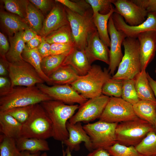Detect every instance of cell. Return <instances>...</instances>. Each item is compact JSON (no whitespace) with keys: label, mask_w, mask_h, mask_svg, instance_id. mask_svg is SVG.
I'll list each match as a JSON object with an SVG mask.
<instances>
[{"label":"cell","mask_w":156,"mask_h":156,"mask_svg":"<svg viewBox=\"0 0 156 156\" xmlns=\"http://www.w3.org/2000/svg\"><path fill=\"white\" fill-rule=\"evenodd\" d=\"M52 100L37 86H16L0 94V112L18 107L34 105Z\"/></svg>","instance_id":"1"},{"label":"cell","mask_w":156,"mask_h":156,"mask_svg":"<svg viewBox=\"0 0 156 156\" xmlns=\"http://www.w3.org/2000/svg\"><path fill=\"white\" fill-rule=\"evenodd\" d=\"M40 103L52 122V137L55 140L63 142L69 136L66 123L78 109L79 106L77 104L67 105L53 100L45 101Z\"/></svg>","instance_id":"2"},{"label":"cell","mask_w":156,"mask_h":156,"mask_svg":"<svg viewBox=\"0 0 156 156\" xmlns=\"http://www.w3.org/2000/svg\"><path fill=\"white\" fill-rule=\"evenodd\" d=\"M112 77L108 69H103L99 65L93 64L86 75L72 83L71 86L84 97L90 99L102 94L104 83Z\"/></svg>","instance_id":"3"},{"label":"cell","mask_w":156,"mask_h":156,"mask_svg":"<svg viewBox=\"0 0 156 156\" xmlns=\"http://www.w3.org/2000/svg\"><path fill=\"white\" fill-rule=\"evenodd\" d=\"M53 134L51 121L40 103L33 105L29 118L22 125L20 137L46 140Z\"/></svg>","instance_id":"4"},{"label":"cell","mask_w":156,"mask_h":156,"mask_svg":"<svg viewBox=\"0 0 156 156\" xmlns=\"http://www.w3.org/2000/svg\"><path fill=\"white\" fill-rule=\"evenodd\" d=\"M122 45L124 54L117 71L112 78L122 80L133 79L141 71L139 42L137 38L126 37Z\"/></svg>","instance_id":"5"},{"label":"cell","mask_w":156,"mask_h":156,"mask_svg":"<svg viewBox=\"0 0 156 156\" xmlns=\"http://www.w3.org/2000/svg\"><path fill=\"white\" fill-rule=\"evenodd\" d=\"M154 127L139 118L118 124L116 129L117 142L127 146H135Z\"/></svg>","instance_id":"6"},{"label":"cell","mask_w":156,"mask_h":156,"mask_svg":"<svg viewBox=\"0 0 156 156\" xmlns=\"http://www.w3.org/2000/svg\"><path fill=\"white\" fill-rule=\"evenodd\" d=\"M65 8L75 48L84 50L89 36L97 30L93 22L92 10L82 15Z\"/></svg>","instance_id":"7"},{"label":"cell","mask_w":156,"mask_h":156,"mask_svg":"<svg viewBox=\"0 0 156 156\" xmlns=\"http://www.w3.org/2000/svg\"><path fill=\"white\" fill-rule=\"evenodd\" d=\"M118 124L99 120L83 126L90 138L93 150L105 149L117 142L116 129Z\"/></svg>","instance_id":"8"},{"label":"cell","mask_w":156,"mask_h":156,"mask_svg":"<svg viewBox=\"0 0 156 156\" xmlns=\"http://www.w3.org/2000/svg\"><path fill=\"white\" fill-rule=\"evenodd\" d=\"M133 105L121 98L110 97L99 120L110 123H117L135 119Z\"/></svg>","instance_id":"9"},{"label":"cell","mask_w":156,"mask_h":156,"mask_svg":"<svg viewBox=\"0 0 156 156\" xmlns=\"http://www.w3.org/2000/svg\"><path fill=\"white\" fill-rule=\"evenodd\" d=\"M9 77L12 87L33 86L45 82L34 68L24 60L9 62Z\"/></svg>","instance_id":"10"},{"label":"cell","mask_w":156,"mask_h":156,"mask_svg":"<svg viewBox=\"0 0 156 156\" xmlns=\"http://www.w3.org/2000/svg\"><path fill=\"white\" fill-rule=\"evenodd\" d=\"M109 98L102 94L89 99L79 106L78 111L69 119V122L72 124L79 122L87 123L99 118Z\"/></svg>","instance_id":"11"},{"label":"cell","mask_w":156,"mask_h":156,"mask_svg":"<svg viewBox=\"0 0 156 156\" xmlns=\"http://www.w3.org/2000/svg\"><path fill=\"white\" fill-rule=\"evenodd\" d=\"M36 86L52 100L61 102L68 105L78 103L81 105L88 99L79 94L70 85L49 86L44 83Z\"/></svg>","instance_id":"12"},{"label":"cell","mask_w":156,"mask_h":156,"mask_svg":"<svg viewBox=\"0 0 156 156\" xmlns=\"http://www.w3.org/2000/svg\"><path fill=\"white\" fill-rule=\"evenodd\" d=\"M116 29L123 32L126 37L137 38L140 34L153 31L156 33V12H148L146 20L135 26H130L126 23L120 15L114 12L112 15Z\"/></svg>","instance_id":"13"},{"label":"cell","mask_w":156,"mask_h":156,"mask_svg":"<svg viewBox=\"0 0 156 156\" xmlns=\"http://www.w3.org/2000/svg\"><path fill=\"white\" fill-rule=\"evenodd\" d=\"M107 29L110 39L109 64L108 70L110 75H113L123 57L121 45L126 36L123 32L116 29L112 15L109 20Z\"/></svg>","instance_id":"14"},{"label":"cell","mask_w":156,"mask_h":156,"mask_svg":"<svg viewBox=\"0 0 156 156\" xmlns=\"http://www.w3.org/2000/svg\"><path fill=\"white\" fill-rule=\"evenodd\" d=\"M114 12L120 15L125 21L131 26H137L146 19L148 12L132 0H114Z\"/></svg>","instance_id":"15"},{"label":"cell","mask_w":156,"mask_h":156,"mask_svg":"<svg viewBox=\"0 0 156 156\" xmlns=\"http://www.w3.org/2000/svg\"><path fill=\"white\" fill-rule=\"evenodd\" d=\"M84 51L91 64L99 60L109 65V50L100 39L97 30L89 36Z\"/></svg>","instance_id":"16"},{"label":"cell","mask_w":156,"mask_h":156,"mask_svg":"<svg viewBox=\"0 0 156 156\" xmlns=\"http://www.w3.org/2000/svg\"><path fill=\"white\" fill-rule=\"evenodd\" d=\"M66 127L69 136L62 143L71 151L79 150L80 144L82 142L84 143L85 146L88 151L91 152L93 150L90 138L84 129L81 122L72 124L68 121Z\"/></svg>","instance_id":"17"},{"label":"cell","mask_w":156,"mask_h":156,"mask_svg":"<svg viewBox=\"0 0 156 156\" xmlns=\"http://www.w3.org/2000/svg\"><path fill=\"white\" fill-rule=\"evenodd\" d=\"M140 44L141 70L146 69L154 58L156 52V33L149 31L141 33L137 38Z\"/></svg>","instance_id":"18"},{"label":"cell","mask_w":156,"mask_h":156,"mask_svg":"<svg viewBox=\"0 0 156 156\" xmlns=\"http://www.w3.org/2000/svg\"><path fill=\"white\" fill-rule=\"evenodd\" d=\"M54 5L44 21L40 35L45 37L53 31L66 25L69 24L65 7L61 3Z\"/></svg>","instance_id":"19"},{"label":"cell","mask_w":156,"mask_h":156,"mask_svg":"<svg viewBox=\"0 0 156 156\" xmlns=\"http://www.w3.org/2000/svg\"><path fill=\"white\" fill-rule=\"evenodd\" d=\"M66 65L71 66L80 76L86 74L91 66L84 50L76 48L66 56L62 66Z\"/></svg>","instance_id":"20"},{"label":"cell","mask_w":156,"mask_h":156,"mask_svg":"<svg viewBox=\"0 0 156 156\" xmlns=\"http://www.w3.org/2000/svg\"><path fill=\"white\" fill-rule=\"evenodd\" d=\"M0 18L2 25L9 36L30 28L24 19L13 14L1 12Z\"/></svg>","instance_id":"21"},{"label":"cell","mask_w":156,"mask_h":156,"mask_svg":"<svg viewBox=\"0 0 156 156\" xmlns=\"http://www.w3.org/2000/svg\"><path fill=\"white\" fill-rule=\"evenodd\" d=\"M23 125L5 112H0V131L6 137L16 140L20 137Z\"/></svg>","instance_id":"22"},{"label":"cell","mask_w":156,"mask_h":156,"mask_svg":"<svg viewBox=\"0 0 156 156\" xmlns=\"http://www.w3.org/2000/svg\"><path fill=\"white\" fill-rule=\"evenodd\" d=\"M70 66L62 65L59 67L49 77L50 85H71L80 77Z\"/></svg>","instance_id":"23"},{"label":"cell","mask_w":156,"mask_h":156,"mask_svg":"<svg viewBox=\"0 0 156 156\" xmlns=\"http://www.w3.org/2000/svg\"><path fill=\"white\" fill-rule=\"evenodd\" d=\"M134 79L135 88L140 99L156 103V100L150 84L146 69L141 70Z\"/></svg>","instance_id":"24"},{"label":"cell","mask_w":156,"mask_h":156,"mask_svg":"<svg viewBox=\"0 0 156 156\" xmlns=\"http://www.w3.org/2000/svg\"><path fill=\"white\" fill-rule=\"evenodd\" d=\"M133 107L138 118L148 122L154 127L156 125V103L140 100L133 105Z\"/></svg>","instance_id":"25"},{"label":"cell","mask_w":156,"mask_h":156,"mask_svg":"<svg viewBox=\"0 0 156 156\" xmlns=\"http://www.w3.org/2000/svg\"><path fill=\"white\" fill-rule=\"evenodd\" d=\"M23 31L18 32L12 36H9L10 48L5 55V57L10 63H14L23 60L22 54L25 48V43L22 37Z\"/></svg>","instance_id":"26"},{"label":"cell","mask_w":156,"mask_h":156,"mask_svg":"<svg viewBox=\"0 0 156 156\" xmlns=\"http://www.w3.org/2000/svg\"><path fill=\"white\" fill-rule=\"evenodd\" d=\"M15 140L17 147L20 152L27 151L37 153L50 150L48 143L46 140L19 137Z\"/></svg>","instance_id":"27"},{"label":"cell","mask_w":156,"mask_h":156,"mask_svg":"<svg viewBox=\"0 0 156 156\" xmlns=\"http://www.w3.org/2000/svg\"><path fill=\"white\" fill-rule=\"evenodd\" d=\"M22 56L23 60L31 65L35 69L41 77L48 85H50L49 78L43 73L41 66L42 58L37 48L29 49L25 47Z\"/></svg>","instance_id":"28"},{"label":"cell","mask_w":156,"mask_h":156,"mask_svg":"<svg viewBox=\"0 0 156 156\" xmlns=\"http://www.w3.org/2000/svg\"><path fill=\"white\" fill-rule=\"evenodd\" d=\"M114 12V7L111 11L106 14L99 13L93 14L94 23L96 28L101 40L108 47L110 46V39L108 35L107 26L109 19Z\"/></svg>","instance_id":"29"},{"label":"cell","mask_w":156,"mask_h":156,"mask_svg":"<svg viewBox=\"0 0 156 156\" xmlns=\"http://www.w3.org/2000/svg\"><path fill=\"white\" fill-rule=\"evenodd\" d=\"M44 37L45 40L50 44L53 43L74 44L69 24L60 27Z\"/></svg>","instance_id":"30"},{"label":"cell","mask_w":156,"mask_h":156,"mask_svg":"<svg viewBox=\"0 0 156 156\" xmlns=\"http://www.w3.org/2000/svg\"><path fill=\"white\" fill-rule=\"evenodd\" d=\"M29 27L40 35L44 21L42 13L29 2L24 19Z\"/></svg>","instance_id":"31"},{"label":"cell","mask_w":156,"mask_h":156,"mask_svg":"<svg viewBox=\"0 0 156 156\" xmlns=\"http://www.w3.org/2000/svg\"><path fill=\"white\" fill-rule=\"evenodd\" d=\"M135 147L142 156H156V133L154 131L148 133Z\"/></svg>","instance_id":"32"},{"label":"cell","mask_w":156,"mask_h":156,"mask_svg":"<svg viewBox=\"0 0 156 156\" xmlns=\"http://www.w3.org/2000/svg\"><path fill=\"white\" fill-rule=\"evenodd\" d=\"M66 56L51 55L42 58L41 66L44 73L49 77L62 65Z\"/></svg>","instance_id":"33"},{"label":"cell","mask_w":156,"mask_h":156,"mask_svg":"<svg viewBox=\"0 0 156 156\" xmlns=\"http://www.w3.org/2000/svg\"><path fill=\"white\" fill-rule=\"evenodd\" d=\"M5 9L12 14L25 19L26 15L29 1L25 0H3Z\"/></svg>","instance_id":"34"},{"label":"cell","mask_w":156,"mask_h":156,"mask_svg":"<svg viewBox=\"0 0 156 156\" xmlns=\"http://www.w3.org/2000/svg\"><path fill=\"white\" fill-rule=\"evenodd\" d=\"M121 98L132 105L140 100L136 91L134 79L123 80Z\"/></svg>","instance_id":"35"},{"label":"cell","mask_w":156,"mask_h":156,"mask_svg":"<svg viewBox=\"0 0 156 156\" xmlns=\"http://www.w3.org/2000/svg\"><path fill=\"white\" fill-rule=\"evenodd\" d=\"M0 156H19L20 152L18 149L15 140L0 135Z\"/></svg>","instance_id":"36"},{"label":"cell","mask_w":156,"mask_h":156,"mask_svg":"<svg viewBox=\"0 0 156 156\" xmlns=\"http://www.w3.org/2000/svg\"><path fill=\"white\" fill-rule=\"evenodd\" d=\"M123 80L114 79L112 77L109 79L103 86L102 94L108 96L121 97Z\"/></svg>","instance_id":"37"},{"label":"cell","mask_w":156,"mask_h":156,"mask_svg":"<svg viewBox=\"0 0 156 156\" xmlns=\"http://www.w3.org/2000/svg\"><path fill=\"white\" fill-rule=\"evenodd\" d=\"M71 11L81 15H84L92 10L90 5L84 0H56Z\"/></svg>","instance_id":"38"},{"label":"cell","mask_w":156,"mask_h":156,"mask_svg":"<svg viewBox=\"0 0 156 156\" xmlns=\"http://www.w3.org/2000/svg\"><path fill=\"white\" fill-rule=\"evenodd\" d=\"M105 149L112 156H142L135 146L124 145L117 142Z\"/></svg>","instance_id":"39"},{"label":"cell","mask_w":156,"mask_h":156,"mask_svg":"<svg viewBox=\"0 0 156 156\" xmlns=\"http://www.w3.org/2000/svg\"><path fill=\"white\" fill-rule=\"evenodd\" d=\"M33 105L14 107L4 112L10 115L23 125L29 118L32 111Z\"/></svg>","instance_id":"40"},{"label":"cell","mask_w":156,"mask_h":156,"mask_svg":"<svg viewBox=\"0 0 156 156\" xmlns=\"http://www.w3.org/2000/svg\"><path fill=\"white\" fill-rule=\"evenodd\" d=\"M90 5L93 14L99 13L106 14L111 11L114 7L112 4L114 0H86Z\"/></svg>","instance_id":"41"},{"label":"cell","mask_w":156,"mask_h":156,"mask_svg":"<svg viewBox=\"0 0 156 156\" xmlns=\"http://www.w3.org/2000/svg\"><path fill=\"white\" fill-rule=\"evenodd\" d=\"M51 45V55H63L67 56L75 48L73 43H53Z\"/></svg>","instance_id":"42"},{"label":"cell","mask_w":156,"mask_h":156,"mask_svg":"<svg viewBox=\"0 0 156 156\" xmlns=\"http://www.w3.org/2000/svg\"><path fill=\"white\" fill-rule=\"evenodd\" d=\"M148 12H156V0H132Z\"/></svg>","instance_id":"43"},{"label":"cell","mask_w":156,"mask_h":156,"mask_svg":"<svg viewBox=\"0 0 156 156\" xmlns=\"http://www.w3.org/2000/svg\"><path fill=\"white\" fill-rule=\"evenodd\" d=\"M29 1L43 12H46L51 7L52 1L48 0H30Z\"/></svg>","instance_id":"44"},{"label":"cell","mask_w":156,"mask_h":156,"mask_svg":"<svg viewBox=\"0 0 156 156\" xmlns=\"http://www.w3.org/2000/svg\"><path fill=\"white\" fill-rule=\"evenodd\" d=\"M51 44L45 40L44 37H42V42L37 48L42 58L51 55Z\"/></svg>","instance_id":"45"},{"label":"cell","mask_w":156,"mask_h":156,"mask_svg":"<svg viewBox=\"0 0 156 156\" xmlns=\"http://www.w3.org/2000/svg\"><path fill=\"white\" fill-rule=\"evenodd\" d=\"M10 48V44L5 35L0 32V56L5 57V55Z\"/></svg>","instance_id":"46"},{"label":"cell","mask_w":156,"mask_h":156,"mask_svg":"<svg viewBox=\"0 0 156 156\" xmlns=\"http://www.w3.org/2000/svg\"><path fill=\"white\" fill-rule=\"evenodd\" d=\"M11 87V83L9 77L0 76V94L6 92Z\"/></svg>","instance_id":"47"},{"label":"cell","mask_w":156,"mask_h":156,"mask_svg":"<svg viewBox=\"0 0 156 156\" xmlns=\"http://www.w3.org/2000/svg\"><path fill=\"white\" fill-rule=\"evenodd\" d=\"M9 64L5 57L0 56V76L9 77Z\"/></svg>","instance_id":"48"},{"label":"cell","mask_w":156,"mask_h":156,"mask_svg":"<svg viewBox=\"0 0 156 156\" xmlns=\"http://www.w3.org/2000/svg\"><path fill=\"white\" fill-rule=\"evenodd\" d=\"M42 37L40 35H37L35 37L26 43L25 47L29 49L37 48L42 42Z\"/></svg>","instance_id":"49"},{"label":"cell","mask_w":156,"mask_h":156,"mask_svg":"<svg viewBox=\"0 0 156 156\" xmlns=\"http://www.w3.org/2000/svg\"><path fill=\"white\" fill-rule=\"evenodd\" d=\"M38 34L30 28H27L23 31L22 37L25 43H26L36 36Z\"/></svg>","instance_id":"50"},{"label":"cell","mask_w":156,"mask_h":156,"mask_svg":"<svg viewBox=\"0 0 156 156\" xmlns=\"http://www.w3.org/2000/svg\"><path fill=\"white\" fill-rule=\"evenodd\" d=\"M87 156H112L105 149H98L93 150Z\"/></svg>","instance_id":"51"},{"label":"cell","mask_w":156,"mask_h":156,"mask_svg":"<svg viewBox=\"0 0 156 156\" xmlns=\"http://www.w3.org/2000/svg\"><path fill=\"white\" fill-rule=\"evenodd\" d=\"M147 77L150 84L154 92L156 100V80L153 79L147 72Z\"/></svg>","instance_id":"52"},{"label":"cell","mask_w":156,"mask_h":156,"mask_svg":"<svg viewBox=\"0 0 156 156\" xmlns=\"http://www.w3.org/2000/svg\"><path fill=\"white\" fill-rule=\"evenodd\" d=\"M40 152L37 153H32L27 151L20 152L19 156H40Z\"/></svg>","instance_id":"53"},{"label":"cell","mask_w":156,"mask_h":156,"mask_svg":"<svg viewBox=\"0 0 156 156\" xmlns=\"http://www.w3.org/2000/svg\"><path fill=\"white\" fill-rule=\"evenodd\" d=\"M62 156H72L71 154V151L69 148L68 147L65 151L63 150V155Z\"/></svg>","instance_id":"54"},{"label":"cell","mask_w":156,"mask_h":156,"mask_svg":"<svg viewBox=\"0 0 156 156\" xmlns=\"http://www.w3.org/2000/svg\"><path fill=\"white\" fill-rule=\"evenodd\" d=\"M40 156H48V155L46 152H44L40 155Z\"/></svg>","instance_id":"55"},{"label":"cell","mask_w":156,"mask_h":156,"mask_svg":"<svg viewBox=\"0 0 156 156\" xmlns=\"http://www.w3.org/2000/svg\"><path fill=\"white\" fill-rule=\"evenodd\" d=\"M154 131L156 133V125L154 127Z\"/></svg>","instance_id":"56"},{"label":"cell","mask_w":156,"mask_h":156,"mask_svg":"<svg viewBox=\"0 0 156 156\" xmlns=\"http://www.w3.org/2000/svg\"><path fill=\"white\" fill-rule=\"evenodd\" d=\"M155 72L156 73V68H155Z\"/></svg>","instance_id":"57"},{"label":"cell","mask_w":156,"mask_h":156,"mask_svg":"<svg viewBox=\"0 0 156 156\" xmlns=\"http://www.w3.org/2000/svg\"></svg>","instance_id":"58"}]
</instances>
